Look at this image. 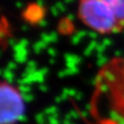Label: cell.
I'll list each match as a JSON object with an SVG mask.
<instances>
[{
    "label": "cell",
    "instance_id": "obj_1",
    "mask_svg": "<svg viewBox=\"0 0 124 124\" xmlns=\"http://www.w3.org/2000/svg\"><path fill=\"white\" fill-rule=\"evenodd\" d=\"M77 15L87 27L101 34L118 32L123 28L113 11L103 0H78Z\"/></svg>",
    "mask_w": 124,
    "mask_h": 124
},
{
    "label": "cell",
    "instance_id": "obj_2",
    "mask_svg": "<svg viewBox=\"0 0 124 124\" xmlns=\"http://www.w3.org/2000/svg\"><path fill=\"white\" fill-rule=\"evenodd\" d=\"M1 123L14 124L24 111V100L20 90L9 82L3 81L0 86Z\"/></svg>",
    "mask_w": 124,
    "mask_h": 124
},
{
    "label": "cell",
    "instance_id": "obj_3",
    "mask_svg": "<svg viewBox=\"0 0 124 124\" xmlns=\"http://www.w3.org/2000/svg\"><path fill=\"white\" fill-rule=\"evenodd\" d=\"M113 11L120 24L124 27V0H103Z\"/></svg>",
    "mask_w": 124,
    "mask_h": 124
}]
</instances>
